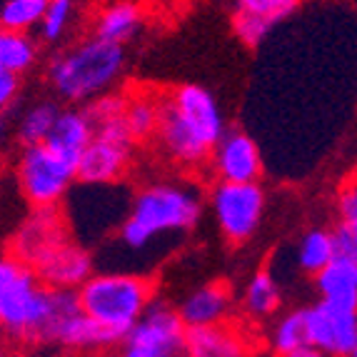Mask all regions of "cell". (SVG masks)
Here are the masks:
<instances>
[{"label":"cell","instance_id":"obj_1","mask_svg":"<svg viewBox=\"0 0 357 357\" xmlns=\"http://www.w3.org/2000/svg\"><path fill=\"white\" fill-rule=\"evenodd\" d=\"M80 310L73 290H53L36 268L6 255L0 262V325L13 340L55 342L60 328Z\"/></svg>","mask_w":357,"mask_h":357},{"label":"cell","instance_id":"obj_2","mask_svg":"<svg viewBox=\"0 0 357 357\" xmlns=\"http://www.w3.org/2000/svg\"><path fill=\"white\" fill-rule=\"evenodd\" d=\"M203 197L188 183H153L132 197L120 225V245L143 252L162 235H180L197 225Z\"/></svg>","mask_w":357,"mask_h":357},{"label":"cell","instance_id":"obj_3","mask_svg":"<svg viewBox=\"0 0 357 357\" xmlns=\"http://www.w3.org/2000/svg\"><path fill=\"white\" fill-rule=\"evenodd\" d=\"M126 66L123 45L93 36L55 55L48 66L50 88L68 102H93L118 83Z\"/></svg>","mask_w":357,"mask_h":357},{"label":"cell","instance_id":"obj_4","mask_svg":"<svg viewBox=\"0 0 357 357\" xmlns=\"http://www.w3.org/2000/svg\"><path fill=\"white\" fill-rule=\"evenodd\" d=\"M155 295L153 280L135 273H98L77 290L80 307L123 342L145 315Z\"/></svg>","mask_w":357,"mask_h":357},{"label":"cell","instance_id":"obj_5","mask_svg":"<svg viewBox=\"0 0 357 357\" xmlns=\"http://www.w3.org/2000/svg\"><path fill=\"white\" fill-rule=\"evenodd\" d=\"M77 180V165L45 143L25 145L15 162V183L30 208H58Z\"/></svg>","mask_w":357,"mask_h":357},{"label":"cell","instance_id":"obj_6","mask_svg":"<svg viewBox=\"0 0 357 357\" xmlns=\"http://www.w3.org/2000/svg\"><path fill=\"white\" fill-rule=\"evenodd\" d=\"M185 337L188 325L180 310L153 300L123 340V357H180L185 352Z\"/></svg>","mask_w":357,"mask_h":357},{"label":"cell","instance_id":"obj_7","mask_svg":"<svg viewBox=\"0 0 357 357\" xmlns=\"http://www.w3.org/2000/svg\"><path fill=\"white\" fill-rule=\"evenodd\" d=\"M210 210L222 235L240 245L260 227L265 192L260 183H218L210 190Z\"/></svg>","mask_w":357,"mask_h":357},{"label":"cell","instance_id":"obj_8","mask_svg":"<svg viewBox=\"0 0 357 357\" xmlns=\"http://www.w3.org/2000/svg\"><path fill=\"white\" fill-rule=\"evenodd\" d=\"M132 140L126 120L96 128V137L77 162V180L83 185H113L128 173L132 160Z\"/></svg>","mask_w":357,"mask_h":357},{"label":"cell","instance_id":"obj_9","mask_svg":"<svg viewBox=\"0 0 357 357\" xmlns=\"http://www.w3.org/2000/svg\"><path fill=\"white\" fill-rule=\"evenodd\" d=\"M70 243V227L58 208H33L15 227L10 238V252L30 268H38L58 248Z\"/></svg>","mask_w":357,"mask_h":357},{"label":"cell","instance_id":"obj_10","mask_svg":"<svg viewBox=\"0 0 357 357\" xmlns=\"http://www.w3.org/2000/svg\"><path fill=\"white\" fill-rule=\"evenodd\" d=\"M310 345L330 357H350L357 347V307L320 300L307 307Z\"/></svg>","mask_w":357,"mask_h":357},{"label":"cell","instance_id":"obj_11","mask_svg":"<svg viewBox=\"0 0 357 357\" xmlns=\"http://www.w3.org/2000/svg\"><path fill=\"white\" fill-rule=\"evenodd\" d=\"M210 170L218 183H257L262 175V153L255 137L227 130L210 155Z\"/></svg>","mask_w":357,"mask_h":357},{"label":"cell","instance_id":"obj_12","mask_svg":"<svg viewBox=\"0 0 357 357\" xmlns=\"http://www.w3.org/2000/svg\"><path fill=\"white\" fill-rule=\"evenodd\" d=\"M165 100L215 150V145L220 143L227 130L220 113V105H218L213 93L200 88V85H178L175 90L167 93Z\"/></svg>","mask_w":357,"mask_h":357},{"label":"cell","instance_id":"obj_13","mask_svg":"<svg viewBox=\"0 0 357 357\" xmlns=\"http://www.w3.org/2000/svg\"><path fill=\"white\" fill-rule=\"evenodd\" d=\"M38 275L53 290H80L93 278L96 260L83 245L70 240L53 252L45 262L38 265Z\"/></svg>","mask_w":357,"mask_h":357},{"label":"cell","instance_id":"obj_14","mask_svg":"<svg viewBox=\"0 0 357 357\" xmlns=\"http://www.w3.org/2000/svg\"><path fill=\"white\" fill-rule=\"evenodd\" d=\"M93 137H96V128L90 123L85 107L83 110L80 107H70V110H60L58 123H55L45 145L50 150H55L58 155H63L66 160H70L73 165H77Z\"/></svg>","mask_w":357,"mask_h":357},{"label":"cell","instance_id":"obj_15","mask_svg":"<svg viewBox=\"0 0 357 357\" xmlns=\"http://www.w3.org/2000/svg\"><path fill=\"white\" fill-rule=\"evenodd\" d=\"M230 287L225 282H210L190 292L180 305L188 328H205V325H220L230 310Z\"/></svg>","mask_w":357,"mask_h":357},{"label":"cell","instance_id":"obj_16","mask_svg":"<svg viewBox=\"0 0 357 357\" xmlns=\"http://www.w3.org/2000/svg\"><path fill=\"white\" fill-rule=\"evenodd\" d=\"M185 355L188 357H248L243 337L227 325H205V328H188L185 337Z\"/></svg>","mask_w":357,"mask_h":357},{"label":"cell","instance_id":"obj_17","mask_svg":"<svg viewBox=\"0 0 357 357\" xmlns=\"http://www.w3.org/2000/svg\"><path fill=\"white\" fill-rule=\"evenodd\" d=\"M143 25V8L137 0H110L96 18V36L110 43H128Z\"/></svg>","mask_w":357,"mask_h":357},{"label":"cell","instance_id":"obj_18","mask_svg":"<svg viewBox=\"0 0 357 357\" xmlns=\"http://www.w3.org/2000/svg\"><path fill=\"white\" fill-rule=\"evenodd\" d=\"M315 287L320 300L357 307V262L337 255L328 268L315 275Z\"/></svg>","mask_w":357,"mask_h":357},{"label":"cell","instance_id":"obj_19","mask_svg":"<svg viewBox=\"0 0 357 357\" xmlns=\"http://www.w3.org/2000/svg\"><path fill=\"white\" fill-rule=\"evenodd\" d=\"M162 115V98H158L150 90H137L128 96L126 126L130 130L135 143H148L150 137L158 135Z\"/></svg>","mask_w":357,"mask_h":357},{"label":"cell","instance_id":"obj_20","mask_svg":"<svg viewBox=\"0 0 357 357\" xmlns=\"http://www.w3.org/2000/svg\"><path fill=\"white\" fill-rule=\"evenodd\" d=\"M335 257H337V248H335L333 232L322 230V227L305 232V238L300 240V248H298V265L303 273L307 275L322 273Z\"/></svg>","mask_w":357,"mask_h":357},{"label":"cell","instance_id":"obj_21","mask_svg":"<svg viewBox=\"0 0 357 357\" xmlns=\"http://www.w3.org/2000/svg\"><path fill=\"white\" fill-rule=\"evenodd\" d=\"M38 60V43L28 33L3 30L0 33V70H10L23 75Z\"/></svg>","mask_w":357,"mask_h":357},{"label":"cell","instance_id":"obj_22","mask_svg":"<svg viewBox=\"0 0 357 357\" xmlns=\"http://www.w3.org/2000/svg\"><path fill=\"white\" fill-rule=\"evenodd\" d=\"M273 350L280 357H287L292 352L310 347V330H307V307L292 310L285 317L278 320L273 328Z\"/></svg>","mask_w":357,"mask_h":357},{"label":"cell","instance_id":"obj_23","mask_svg":"<svg viewBox=\"0 0 357 357\" xmlns=\"http://www.w3.org/2000/svg\"><path fill=\"white\" fill-rule=\"evenodd\" d=\"M58 115H60V107L55 102H36V105H30L28 110L23 113L18 123V140L25 145H40L48 140V135L53 132L55 123H58Z\"/></svg>","mask_w":357,"mask_h":357},{"label":"cell","instance_id":"obj_24","mask_svg":"<svg viewBox=\"0 0 357 357\" xmlns=\"http://www.w3.org/2000/svg\"><path fill=\"white\" fill-rule=\"evenodd\" d=\"M243 305L252 317L273 315L275 310L280 307V285L275 280V275L268 273V270H260V273L252 275V280L245 287Z\"/></svg>","mask_w":357,"mask_h":357},{"label":"cell","instance_id":"obj_25","mask_svg":"<svg viewBox=\"0 0 357 357\" xmlns=\"http://www.w3.org/2000/svg\"><path fill=\"white\" fill-rule=\"evenodd\" d=\"M50 0H3L0 8V25L3 30L28 33L33 28H40Z\"/></svg>","mask_w":357,"mask_h":357},{"label":"cell","instance_id":"obj_26","mask_svg":"<svg viewBox=\"0 0 357 357\" xmlns=\"http://www.w3.org/2000/svg\"><path fill=\"white\" fill-rule=\"evenodd\" d=\"M300 0H235V10L255 15L270 25H278L280 20L290 18L298 10Z\"/></svg>","mask_w":357,"mask_h":357},{"label":"cell","instance_id":"obj_27","mask_svg":"<svg viewBox=\"0 0 357 357\" xmlns=\"http://www.w3.org/2000/svg\"><path fill=\"white\" fill-rule=\"evenodd\" d=\"M73 10H75V3L73 0H50L48 13L40 23V38L45 43H58L60 38L66 36L68 28H70Z\"/></svg>","mask_w":357,"mask_h":357},{"label":"cell","instance_id":"obj_28","mask_svg":"<svg viewBox=\"0 0 357 357\" xmlns=\"http://www.w3.org/2000/svg\"><path fill=\"white\" fill-rule=\"evenodd\" d=\"M275 25L265 23V20L255 18V15H248V13L235 10L232 13V33L238 36V40L248 48H257L262 45V40L273 33Z\"/></svg>","mask_w":357,"mask_h":357},{"label":"cell","instance_id":"obj_29","mask_svg":"<svg viewBox=\"0 0 357 357\" xmlns=\"http://www.w3.org/2000/svg\"><path fill=\"white\" fill-rule=\"evenodd\" d=\"M337 215L340 222L357 227V175L347 178L337 190Z\"/></svg>","mask_w":357,"mask_h":357},{"label":"cell","instance_id":"obj_30","mask_svg":"<svg viewBox=\"0 0 357 357\" xmlns=\"http://www.w3.org/2000/svg\"><path fill=\"white\" fill-rule=\"evenodd\" d=\"M333 235H335V248H337V255L357 262V227L340 222V225L333 230Z\"/></svg>","mask_w":357,"mask_h":357},{"label":"cell","instance_id":"obj_31","mask_svg":"<svg viewBox=\"0 0 357 357\" xmlns=\"http://www.w3.org/2000/svg\"><path fill=\"white\" fill-rule=\"evenodd\" d=\"M18 90H20V75L10 70H0V105L3 110L10 107V102L18 98Z\"/></svg>","mask_w":357,"mask_h":357},{"label":"cell","instance_id":"obj_32","mask_svg":"<svg viewBox=\"0 0 357 357\" xmlns=\"http://www.w3.org/2000/svg\"><path fill=\"white\" fill-rule=\"evenodd\" d=\"M287 357H330V355L310 345V347H303V350H298V352H292V355H287Z\"/></svg>","mask_w":357,"mask_h":357},{"label":"cell","instance_id":"obj_33","mask_svg":"<svg viewBox=\"0 0 357 357\" xmlns=\"http://www.w3.org/2000/svg\"><path fill=\"white\" fill-rule=\"evenodd\" d=\"M350 357H357V347H355V350L350 352Z\"/></svg>","mask_w":357,"mask_h":357}]
</instances>
